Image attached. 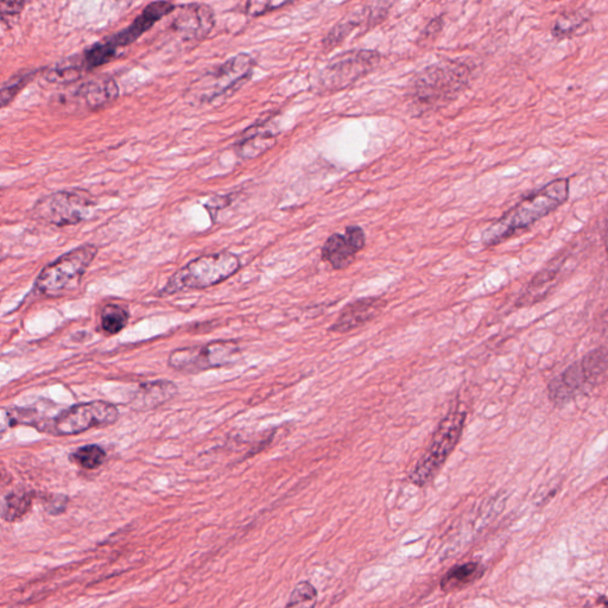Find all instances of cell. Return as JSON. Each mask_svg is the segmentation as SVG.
<instances>
[{"mask_svg": "<svg viewBox=\"0 0 608 608\" xmlns=\"http://www.w3.org/2000/svg\"><path fill=\"white\" fill-rule=\"evenodd\" d=\"M569 198V179H556L547 185L523 196L515 206L494 221L481 236L486 247H493L528 230L557 208L566 204Z\"/></svg>", "mask_w": 608, "mask_h": 608, "instance_id": "obj_2", "label": "cell"}, {"mask_svg": "<svg viewBox=\"0 0 608 608\" xmlns=\"http://www.w3.org/2000/svg\"><path fill=\"white\" fill-rule=\"evenodd\" d=\"M242 356L237 341L215 340L204 346L179 348L170 353L168 365L170 369L183 375H198V373L220 369L236 364Z\"/></svg>", "mask_w": 608, "mask_h": 608, "instance_id": "obj_8", "label": "cell"}, {"mask_svg": "<svg viewBox=\"0 0 608 608\" xmlns=\"http://www.w3.org/2000/svg\"><path fill=\"white\" fill-rule=\"evenodd\" d=\"M177 394V386L169 380L144 383L133 394L129 407L135 411H149L161 407Z\"/></svg>", "mask_w": 608, "mask_h": 608, "instance_id": "obj_19", "label": "cell"}, {"mask_svg": "<svg viewBox=\"0 0 608 608\" xmlns=\"http://www.w3.org/2000/svg\"><path fill=\"white\" fill-rule=\"evenodd\" d=\"M255 69V60L249 54H238L231 57L213 69V71L202 75L189 88L190 95L201 104L212 103L221 97L233 94L250 80Z\"/></svg>", "mask_w": 608, "mask_h": 608, "instance_id": "obj_6", "label": "cell"}, {"mask_svg": "<svg viewBox=\"0 0 608 608\" xmlns=\"http://www.w3.org/2000/svg\"><path fill=\"white\" fill-rule=\"evenodd\" d=\"M119 49L109 40V37L104 38L98 43L93 44L91 48L85 50L79 55L82 67L85 72H91L93 69L106 65L117 56Z\"/></svg>", "mask_w": 608, "mask_h": 608, "instance_id": "obj_22", "label": "cell"}, {"mask_svg": "<svg viewBox=\"0 0 608 608\" xmlns=\"http://www.w3.org/2000/svg\"><path fill=\"white\" fill-rule=\"evenodd\" d=\"M561 268V263H550L546 269L541 270L534 277V280L531 281L527 293L519 299L518 306H522V304H531L536 301H540L544 297V293H546V289L549 288V285L555 281L557 274H559V270Z\"/></svg>", "mask_w": 608, "mask_h": 608, "instance_id": "obj_23", "label": "cell"}, {"mask_svg": "<svg viewBox=\"0 0 608 608\" xmlns=\"http://www.w3.org/2000/svg\"><path fill=\"white\" fill-rule=\"evenodd\" d=\"M242 268L238 256L224 251L193 259L171 276L161 295L169 296L185 290H202L223 283Z\"/></svg>", "mask_w": 608, "mask_h": 608, "instance_id": "obj_4", "label": "cell"}, {"mask_svg": "<svg viewBox=\"0 0 608 608\" xmlns=\"http://www.w3.org/2000/svg\"><path fill=\"white\" fill-rule=\"evenodd\" d=\"M98 255L97 246L85 244L44 266L35 287L48 297H60L78 287L82 276Z\"/></svg>", "mask_w": 608, "mask_h": 608, "instance_id": "obj_5", "label": "cell"}, {"mask_svg": "<svg viewBox=\"0 0 608 608\" xmlns=\"http://www.w3.org/2000/svg\"><path fill=\"white\" fill-rule=\"evenodd\" d=\"M365 245L366 234L363 228L357 225L347 226L345 233H334L326 240L321 249V258L333 270H345L356 261Z\"/></svg>", "mask_w": 608, "mask_h": 608, "instance_id": "obj_11", "label": "cell"}, {"mask_svg": "<svg viewBox=\"0 0 608 608\" xmlns=\"http://www.w3.org/2000/svg\"><path fill=\"white\" fill-rule=\"evenodd\" d=\"M33 504V494L27 490H14L6 494L3 500V518L6 522H16L28 511Z\"/></svg>", "mask_w": 608, "mask_h": 608, "instance_id": "obj_25", "label": "cell"}, {"mask_svg": "<svg viewBox=\"0 0 608 608\" xmlns=\"http://www.w3.org/2000/svg\"><path fill=\"white\" fill-rule=\"evenodd\" d=\"M106 456L107 454L103 447L99 445H86L76 449V451L69 455V459L74 464L85 468V470L93 471L98 470L100 466L104 465Z\"/></svg>", "mask_w": 608, "mask_h": 608, "instance_id": "obj_28", "label": "cell"}, {"mask_svg": "<svg viewBox=\"0 0 608 608\" xmlns=\"http://www.w3.org/2000/svg\"><path fill=\"white\" fill-rule=\"evenodd\" d=\"M92 199L75 190H60L43 196L33 207V217L56 227L74 226L90 215Z\"/></svg>", "mask_w": 608, "mask_h": 608, "instance_id": "obj_9", "label": "cell"}, {"mask_svg": "<svg viewBox=\"0 0 608 608\" xmlns=\"http://www.w3.org/2000/svg\"><path fill=\"white\" fill-rule=\"evenodd\" d=\"M388 304L382 296L363 297L347 303L328 332L346 334L375 320Z\"/></svg>", "mask_w": 608, "mask_h": 608, "instance_id": "obj_13", "label": "cell"}, {"mask_svg": "<svg viewBox=\"0 0 608 608\" xmlns=\"http://www.w3.org/2000/svg\"><path fill=\"white\" fill-rule=\"evenodd\" d=\"M67 503V497L57 494V496L47 499L46 509L50 515H61V513L66 510Z\"/></svg>", "mask_w": 608, "mask_h": 608, "instance_id": "obj_33", "label": "cell"}, {"mask_svg": "<svg viewBox=\"0 0 608 608\" xmlns=\"http://www.w3.org/2000/svg\"><path fill=\"white\" fill-rule=\"evenodd\" d=\"M277 136L278 133L270 122L253 125L234 145L236 154L243 160H252L274 147Z\"/></svg>", "mask_w": 608, "mask_h": 608, "instance_id": "obj_18", "label": "cell"}, {"mask_svg": "<svg viewBox=\"0 0 608 608\" xmlns=\"http://www.w3.org/2000/svg\"><path fill=\"white\" fill-rule=\"evenodd\" d=\"M380 60H382V55L377 50H348V52L334 56L321 69L316 87L323 93L345 90L375 71Z\"/></svg>", "mask_w": 608, "mask_h": 608, "instance_id": "obj_7", "label": "cell"}, {"mask_svg": "<svg viewBox=\"0 0 608 608\" xmlns=\"http://www.w3.org/2000/svg\"><path fill=\"white\" fill-rule=\"evenodd\" d=\"M119 420L116 405L104 401L75 404L63 410L49 424L50 432L57 436H72L94 428L112 426Z\"/></svg>", "mask_w": 608, "mask_h": 608, "instance_id": "obj_10", "label": "cell"}, {"mask_svg": "<svg viewBox=\"0 0 608 608\" xmlns=\"http://www.w3.org/2000/svg\"><path fill=\"white\" fill-rule=\"evenodd\" d=\"M589 386L580 361L567 367L560 376L555 377L548 385L550 402L557 408L565 407L576 397L585 394Z\"/></svg>", "mask_w": 608, "mask_h": 608, "instance_id": "obj_16", "label": "cell"}, {"mask_svg": "<svg viewBox=\"0 0 608 608\" xmlns=\"http://www.w3.org/2000/svg\"><path fill=\"white\" fill-rule=\"evenodd\" d=\"M130 313L128 309L118 306V304H107L101 310L100 321L101 328L106 334L116 335L123 331L128 326Z\"/></svg>", "mask_w": 608, "mask_h": 608, "instance_id": "obj_27", "label": "cell"}, {"mask_svg": "<svg viewBox=\"0 0 608 608\" xmlns=\"http://www.w3.org/2000/svg\"><path fill=\"white\" fill-rule=\"evenodd\" d=\"M288 0H270V2H247L245 14L250 17H259L289 5Z\"/></svg>", "mask_w": 608, "mask_h": 608, "instance_id": "obj_31", "label": "cell"}, {"mask_svg": "<svg viewBox=\"0 0 608 608\" xmlns=\"http://www.w3.org/2000/svg\"><path fill=\"white\" fill-rule=\"evenodd\" d=\"M176 5L171 2H155L145 6L141 14H139L128 28L119 31L118 34L109 37V40L118 49L131 46L139 37L148 33L155 24L160 22L162 18L167 17L174 12Z\"/></svg>", "mask_w": 608, "mask_h": 608, "instance_id": "obj_14", "label": "cell"}, {"mask_svg": "<svg viewBox=\"0 0 608 608\" xmlns=\"http://www.w3.org/2000/svg\"><path fill=\"white\" fill-rule=\"evenodd\" d=\"M604 240H605L606 252H607V256H608V220H607L606 227H605Z\"/></svg>", "mask_w": 608, "mask_h": 608, "instance_id": "obj_34", "label": "cell"}, {"mask_svg": "<svg viewBox=\"0 0 608 608\" xmlns=\"http://www.w3.org/2000/svg\"><path fill=\"white\" fill-rule=\"evenodd\" d=\"M37 73L38 71H29L17 74L4 82L2 92H0V104H2V107L8 106L17 97V94L35 78Z\"/></svg>", "mask_w": 608, "mask_h": 608, "instance_id": "obj_30", "label": "cell"}, {"mask_svg": "<svg viewBox=\"0 0 608 608\" xmlns=\"http://www.w3.org/2000/svg\"><path fill=\"white\" fill-rule=\"evenodd\" d=\"M318 604V591L309 581H301L290 594L284 608H315Z\"/></svg>", "mask_w": 608, "mask_h": 608, "instance_id": "obj_29", "label": "cell"}, {"mask_svg": "<svg viewBox=\"0 0 608 608\" xmlns=\"http://www.w3.org/2000/svg\"><path fill=\"white\" fill-rule=\"evenodd\" d=\"M467 414L461 409L460 404L449 409L447 415L442 418L437 426L432 442L426 452L409 474V481L417 487H424L432 483L441 468L445 466L449 456L452 455L456 446L459 445L462 432H464Z\"/></svg>", "mask_w": 608, "mask_h": 608, "instance_id": "obj_3", "label": "cell"}, {"mask_svg": "<svg viewBox=\"0 0 608 608\" xmlns=\"http://www.w3.org/2000/svg\"><path fill=\"white\" fill-rule=\"evenodd\" d=\"M215 14L211 6L204 3L183 5L171 24V30L185 42L205 40L212 33Z\"/></svg>", "mask_w": 608, "mask_h": 608, "instance_id": "obj_12", "label": "cell"}, {"mask_svg": "<svg viewBox=\"0 0 608 608\" xmlns=\"http://www.w3.org/2000/svg\"><path fill=\"white\" fill-rule=\"evenodd\" d=\"M485 569L479 562H467L462 565L448 569L442 576L440 588L443 593H454L462 591L466 587L474 584L484 575Z\"/></svg>", "mask_w": 608, "mask_h": 608, "instance_id": "obj_20", "label": "cell"}, {"mask_svg": "<svg viewBox=\"0 0 608 608\" xmlns=\"http://www.w3.org/2000/svg\"><path fill=\"white\" fill-rule=\"evenodd\" d=\"M25 5H27V2H5L3 0L2 4H0L2 23L11 24L12 21H15V18L22 14Z\"/></svg>", "mask_w": 608, "mask_h": 608, "instance_id": "obj_32", "label": "cell"}, {"mask_svg": "<svg viewBox=\"0 0 608 608\" xmlns=\"http://www.w3.org/2000/svg\"><path fill=\"white\" fill-rule=\"evenodd\" d=\"M84 72L85 69L82 67L78 55L68 57L67 60L56 63L54 67L49 68L46 73V79L47 81L52 82V84L69 85L80 80Z\"/></svg>", "mask_w": 608, "mask_h": 608, "instance_id": "obj_24", "label": "cell"}, {"mask_svg": "<svg viewBox=\"0 0 608 608\" xmlns=\"http://www.w3.org/2000/svg\"><path fill=\"white\" fill-rule=\"evenodd\" d=\"M119 86L112 76L101 75L82 84L75 95L82 100L86 109L99 111L105 109L119 98Z\"/></svg>", "mask_w": 608, "mask_h": 608, "instance_id": "obj_17", "label": "cell"}, {"mask_svg": "<svg viewBox=\"0 0 608 608\" xmlns=\"http://www.w3.org/2000/svg\"><path fill=\"white\" fill-rule=\"evenodd\" d=\"M378 5L379 3L373 4V8H370V5H365L363 9L352 11L350 15H347L342 19V21L335 25L326 37L323 38V47L332 50L344 42L346 38L358 27H361V25H377L379 22H382L389 12L388 6L391 4L383 3L382 6L377 9Z\"/></svg>", "mask_w": 608, "mask_h": 608, "instance_id": "obj_15", "label": "cell"}, {"mask_svg": "<svg viewBox=\"0 0 608 608\" xmlns=\"http://www.w3.org/2000/svg\"><path fill=\"white\" fill-rule=\"evenodd\" d=\"M580 364L591 389L608 382V347L588 352Z\"/></svg>", "mask_w": 608, "mask_h": 608, "instance_id": "obj_21", "label": "cell"}, {"mask_svg": "<svg viewBox=\"0 0 608 608\" xmlns=\"http://www.w3.org/2000/svg\"><path fill=\"white\" fill-rule=\"evenodd\" d=\"M589 19H591V12L588 10L567 11L556 19L553 28H551V34L557 40H563V38L572 36L581 27H584Z\"/></svg>", "mask_w": 608, "mask_h": 608, "instance_id": "obj_26", "label": "cell"}, {"mask_svg": "<svg viewBox=\"0 0 608 608\" xmlns=\"http://www.w3.org/2000/svg\"><path fill=\"white\" fill-rule=\"evenodd\" d=\"M473 69L460 59L443 60L422 69L408 88V107L423 117L452 104L470 86Z\"/></svg>", "mask_w": 608, "mask_h": 608, "instance_id": "obj_1", "label": "cell"}]
</instances>
